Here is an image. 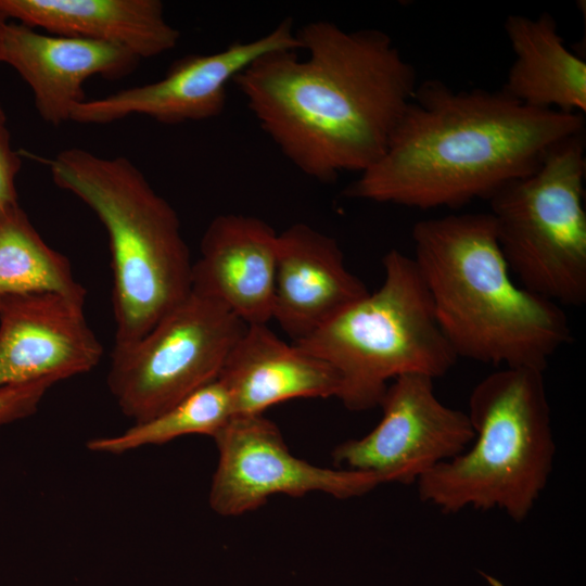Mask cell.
Listing matches in <instances>:
<instances>
[{
	"mask_svg": "<svg viewBox=\"0 0 586 586\" xmlns=\"http://www.w3.org/2000/svg\"><path fill=\"white\" fill-rule=\"evenodd\" d=\"M213 438L219 460L209 505L221 515L252 511L277 494L301 497L322 492L348 499L383 484L373 473L322 468L296 458L278 426L263 415L233 416Z\"/></svg>",
	"mask_w": 586,
	"mask_h": 586,
	"instance_id": "10",
	"label": "cell"
},
{
	"mask_svg": "<svg viewBox=\"0 0 586 586\" xmlns=\"http://www.w3.org/2000/svg\"><path fill=\"white\" fill-rule=\"evenodd\" d=\"M368 292L347 269L336 239L303 222L278 233L272 318L293 343Z\"/></svg>",
	"mask_w": 586,
	"mask_h": 586,
	"instance_id": "14",
	"label": "cell"
},
{
	"mask_svg": "<svg viewBox=\"0 0 586 586\" xmlns=\"http://www.w3.org/2000/svg\"><path fill=\"white\" fill-rule=\"evenodd\" d=\"M85 302L58 293L0 298V388L38 380L54 383L92 370L103 348Z\"/></svg>",
	"mask_w": 586,
	"mask_h": 586,
	"instance_id": "12",
	"label": "cell"
},
{
	"mask_svg": "<svg viewBox=\"0 0 586 586\" xmlns=\"http://www.w3.org/2000/svg\"><path fill=\"white\" fill-rule=\"evenodd\" d=\"M514 53L501 90L537 110L586 112V63L563 41L549 13L511 14L504 24Z\"/></svg>",
	"mask_w": 586,
	"mask_h": 586,
	"instance_id": "18",
	"label": "cell"
},
{
	"mask_svg": "<svg viewBox=\"0 0 586 586\" xmlns=\"http://www.w3.org/2000/svg\"><path fill=\"white\" fill-rule=\"evenodd\" d=\"M22 162V153L12 148L7 125H0V209L18 203L16 177Z\"/></svg>",
	"mask_w": 586,
	"mask_h": 586,
	"instance_id": "22",
	"label": "cell"
},
{
	"mask_svg": "<svg viewBox=\"0 0 586 586\" xmlns=\"http://www.w3.org/2000/svg\"><path fill=\"white\" fill-rule=\"evenodd\" d=\"M0 16L50 35L116 44L140 60L180 40L160 0H0Z\"/></svg>",
	"mask_w": 586,
	"mask_h": 586,
	"instance_id": "17",
	"label": "cell"
},
{
	"mask_svg": "<svg viewBox=\"0 0 586 586\" xmlns=\"http://www.w3.org/2000/svg\"><path fill=\"white\" fill-rule=\"evenodd\" d=\"M140 61L116 44L44 35L0 16V63L11 66L28 85L38 115L52 126L71 120L75 106L87 100V79L124 78Z\"/></svg>",
	"mask_w": 586,
	"mask_h": 586,
	"instance_id": "13",
	"label": "cell"
},
{
	"mask_svg": "<svg viewBox=\"0 0 586 586\" xmlns=\"http://www.w3.org/2000/svg\"><path fill=\"white\" fill-rule=\"evenodd\" d=\"M7 124V114L0 101V125Z\"/></svg>",
	"mask_w": 586,
	"mask_h": 586,
	"instance_id": "23",
	"label": "cell"
},
{
	"mask_svg": "<svg viewBox=\"0 0 586 586\" xmlns=\"http://www.w3.org/2000/svg\"><path fill=\"white\" fill-rule=\"evenodd\" d=\"M433 382L420 374L393 380L379 404V423L365 436L339 444L334 463L373 473L383 484L411 485L466 450L474 438L469 416L442 403Z\"/></svg>",
	"mask_w": 586,
	"mask_h": 586,
	"instance_id": "9",
	"label": "cell"
},
{
	"mask_svg": "<svg viewBox=\"0 0 586 586\" xmlns=\"http://www.w3.org/2000/svg\"><path fill=\"white\" fill-rule=\"evenodd\" d=\"M218 379L230 394L234 416L262 415L294 398H337L341 390L330 364L285 343L267 324L246 327Z\"/></svg>",
	"mask_w": 586,
	"mask_h": 586,
	"instance_id": "16",
	"label": "cell"
},
{
	"mask_svg": "<svg viewBox=\"0 0 586 586\" xmlns=\"http://www.w3.org/2000/svg\"><path fill=\"white\" fill-rule=\"evenodd\" d=\"M291 18L254 40L234 42L212 54L186 55L165 76L150 84L85 100L71 120L85 125L111 124L132 115L176 125L219 116L226 106L227 86L260 55L275 50H298Z\"/></svg>",
	"mask_w": 586,
	"mask_h": 586,
	"instance_id": "11",
	"label": "cell"
},
{
	"mask_svg": "<svg viewBox=\"0 0 586 586\" xmlns=\"http://www.w3.org/2000/svg\"><path fill=\"white\" fill-rule=\"evenodd\" d=\"M382 263L384 279L378 290L294 343L336 370L337 398L354 411L379 406L388 381L408 374L435 380L458 359L413 258L393 249Z\"/></svg>",
	"mask_w": 586,
	"mask_h": 586,
	"instance_id": "6",
	"label": "cell"
},
{
	"mask_svg": "<svg viewBox=\"0 0 586 586\" xmlns=\"http://www.w3.org/2000/svg\"><path fill=\"white\" fill-rule=\"evenodd\" d=\"M278 232L260 218L221 214L192 266V292L227 306L247 326L272 319Z\"/></svg>",
	"mask_w": 586,
	"mask_h": 586,
	"instance_id": "15",
	"label": "cell"
},
{
	"mask_svg": "<svg viewBox=\"0 0 586 586\" xmlns=\"http://www.w3.org/2000/svg\"><path fill=\"white\" fill-rule=\"evenodd\" d=\"M247 324L220 302L192 292L142 337L114 345L109 388L135 423L216 380Z\"/></svg>",
	"mask_w": 586,
	"mask_h": 586,
	"instance_id": "8",
	"label": "cell"
},
{
	"mask_svg": "<svg viewBox=\"0 0 586 586\" xmlns=\"http://www.w3.org/2000/svg\"><path fill=\"white\" fill-rule=\"evenodd\" d=\"M233 416L230 394L217 378L148 421L135 423L118 435L89 441L88 448L122 454L142 446L165 444L189 434L213 437Z\"/></svg>",
	"mask_w": 586,
	"mask_h": 586,
	"instance_id": "20",
	"label": "cell"
},
{
	"mask_svg": "<svg viewBox=\"0 0 586 586\" xmlns=\"http://www.w3.org/2000/svg\"><path fill=\"white\" fill-rule=\"evenodd\" d=\"M43 163L55 186L103 224L113 271L114 345L142 337L192 289L190 251L175 208L128 157L68 148Z\"/></svg>",
	"mask_w": 586,
	"mask_h": 586,
	"instance_id": "4",
	"label": "cell"
},
{
	"mask_svg": "<svg viewBox=\"0 0 586 586\" xmlns=\"http://www.w3.org/2000/svg\"><path fill=\"white\" fill-rule=\"evenodd\" d=\"M295 33L306 58L267 52L232 82L302 173L321 182L360 174L385 151L418 87L416 69L380 29L313 21Z\"/></svg>",
	"mask_w": 586,
	"mask_h": 586,
	"instance_id": "1",
	"label": "cell"
},
{
	"mask_svg": "<svg viewBox=\"0 0 586 586\" xmlns=\"http://www.w3.org/2000/svg\"><path fill=\"white\" fill-rule=\"evenodd\" d=\"M585 131L556 143L539 166L491 199L510 272L558 305L586 302Z\"/></svg>",
	"mask_w": 586,
	"mask_h": 586,
	"instance_id": "7",
	"label": "cell"
},
{
	"mask_svg": "<svg viewBox=\"0 0 586 586\" xmlns=\"http://www.w3.org/2000/svg\"><path fill=\"white\" fill-rule=\"evenodd\" d=\"M58 293L81 302L85 288L66 256L49 246L18 203L0 209V298Z\"/></svg>",
	"mask_w": 586,
	"mask_h": 586,
	"instance_id": "19",
	"label": "cell"
},
{
	"mask_svg": "<svg viewBox=\"0 0 586 586\" xmlns=\"http://www.w3.org/2000/svg\"><path fill=\"white\" fill-rule=\"evenodd\" d=\"M467 413L472 443L419 479L420 500L446 514L497 509L524 521L548 483L556 454L544 372H492L473 387Z\"/></svg>",
	"mask_w": 586,
	"mask_h": 586,
	"instance_id": "5",
	"label": "cell"
},
{
	"mask_svg": "<svg viewBox=\"0 0 586 586\" xmlns=\"http://www.w3.org/2000/svg\"><path fill=\"white\" fill-rule=\"evenodd\" d=\"M585 130L584 114L525 106L500 90L418 84L380 158L344 195L430 209L489 200L534 171L559 141Z\"/></svg>",
	"mask_w": 586,
	"mask_h": 586,
	"instance_id": "2",
	"label": "cell"
},
{
	"mask_svg": "<svg viewBox=\"0 0 586 586\" xmlns=\"http://www.w3.org/2000/svg\"><path fill=\"white\" fill-rule=\"evenodd\" d=\"M412 241L437 323L458 358L544 372L571 341L560 305L512 280L489 213L419 220Z\"/></svg>",
	"mask_w": 586,
	"mask_h": 586,
	"instance_id": "3",
	"label": "cell"
},
{
	"mask_svg": "<svg viewBox=\"0 0 586 586\" xmlns=\"http://www.w3.org/2000/svg\"><path fill=\"white\" fill-rule=\"evenodd\" d=\"M53 384L51 380H38L0 388V425L33 415Z\"/></svg>",
	"mask_w": 586,
	"mask_h": 586,
	"instance_id": "21",
	"label": "cell"
}]
</instances>
